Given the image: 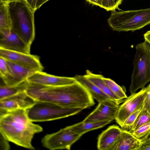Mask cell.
Masks as SVG:
<instances>
[{
    "instance_id": "6da1fadb",
    "label": "cell",
    "mask_w": 150,
    "mask_h": 150,
    "mask_svg": "<svg viewBox=\"0 0 150 150\" xmlns=\"http://www.w3.org/2000/svg\"><path fill=\"white\" fill-rule=\"evenodd\" d=\"M33 97L37 101L52 102L70 108L83 110L95 104L88 91L77 81L72 84L59 86L37 85L34 89Z\"/></svg>"
},
{
    "instance_id": "7a4b0ae2",
    "label": "cell",
    "mask_w": 150,
    "mask_h": 150,
    "mask_svg": "<svg viewBox=\"0 0 150 150\" xmlns=\"http://www.w3.org/2000/svg\"><path fill=\"white\" fill-rule=\"evenodd\" d=\"M42 131L40 126L30 120L26 110L7 112L0 116V132L9 141L18 146L35 149L32 144V139L36 134Z\"/></svg>"
},
{
    "instance_id": "3957f363",
    "label": "cell",
    "mask_w": 150,
    "mask_h": 150,
    "mask_svg": "<svg viewBox=\"0 0 150 150\" xmlns=\"http://www.w3.org/2000/svg\"><path fill=\"white\" fill-rule=\"evenodd\" d=\"M11 21V30L31 47L35 37L34 13L25 0L8 3Z\"/></svg>"
},
{
    "instance_id": "277c9868",
    "label": "cell",
    "mask_w": 150,
    "mask_h": 150,
    "mask_svg": "<svg viewBox=\"0 0 150 150\" xmlns=\"http://www.w3.org/2000/svg\"><path fill=\"white\" fill-rule=\"evenodd\" d=\"M129 91L132 94L150 81V44L146 41L136 46Z\"/></svg>"
},
{
    "instance_id": "5b68a950",
    "label": "cell",
    "mask_w": 150,
    "mask_h": 150,
    "mask_svg": "<svg viewBox=\"0 0 150 150\" xmlns=\"http://www.w3.org/2000/svg\"><path fill=\"white\" fill-rule=\"evenodd\" d=\"M108 23L114 30L133 31L150 23V8L112 13Z\"/></svg>"
},
{
    "instance_id": "8992f818",
    "label": "cell",
    "mask_w": 150,
    "mask_h": 150,
    "mask_svg": "<svg viewBox=\"0 0 150 150\" xmlns=\"http://www.w3.org/2000/svg\"><path fill=\"white\" fill-rule=\"evenodd\" d=\"M81 108L64 107L52 102L35 101L34 103L26 110L27 116L33 122L54 120L76 115Z\"/></svg>"
},
{
    "instance_id": "52a82bcc",
    "label": "cell",
    "mask_w": 150,
    "mask_h": 150,
    "mask_svg": "<svg viewBox=\"0 0 150 150\" xmlns=\"http://www.w3.org/2000/svg\"><path fill=\"white\" fill-rule=\"evenodd\" d=\"M73 132L69 126L58 132L47 134L42 139L44 147L50 150H70L72 145L82 136Z\"/></svg>"
},
{
    "instance_id": "ba28073f",
    "label": "cell",
    "mask_w": 150,
    "mask_h": 150,
    "mask_svg": "<svg viewBox=\"0 0 150 150\" xmlns=\"http://www.w3.org/2000/svg\"><path fill=\"white\" fill-rule=\"evenodd\" d=\"M147 93V88L144 87L139 92L131 94L124 99L119 106L115 119L120 127L131 114L143 107Z\"/></svg>"
},
{
    "instance_id": "9c48e42d",
    "label": "cell",
    "mask_w": 150,
    "mask_h": 150,
    "mask_svg": "<svg viewBox=\"0 0 150 150\" xmlns=\"http://www.w3.org/2000/svg\"><path fill=\"white\" fill-rule=\"evenodd\" d=\"M120 103L108 98L99 103L94 110L83 120L85 122L115 120Z\"/></svg>"
},
{
    "instance_id": "30bf717a",
    "label": "cell",
    "mask_w": 150,
    "mask_h": 150,
    "mask_svg": "<svg viewBox=\"0 0 150 150\" xmlns=\"http://www.w3.org/2000/svg\"><path fill=\"white\" fill-rule=\"evenodd\" d=\"M6 60L8 72L6 75L1 77L4 83L7 86H14L18 85L26 81L28 77L37 71L35 70L8 60Z\"/></svg>"
},
{
    "instance_id": "8fae6325",
    "label": "cell",
    "mask_w": 150,
    "mask_h": 150,
    "mask_svg": "<svg viewBox=\"0 0 150 150\" xmlns=\"http://www.w3.org/2000/svg\"><path fill=\"white\" fill-rule=\"evenodd\" d=\"M0 56L37 71H42L44 69L37 55L0 48Z\"/></svg>"
},
{
    "instance_id": "7c38bea8",
    "label": "cell",
    "mask_w": 150,
    "mask_h": 150,
    "mask_svg": "<svg viewBox=\"0 0 150 150\" xmlns=\"http://www.w3.org/2000/svg\"><path fill=\"white\" fill-rule=\"evenodd\" d=\"M30 47L11 30L0 29V48L30 54Z\"/></svg>"
},
{
    "instance_id": "4fadbf2b",
    "label": "cell",
    "mask_w": 150,
    "mask_h": 150,
    "mask_svg": "<svg viewBox=\"0 0 150 150\" xmlns=\"http://www.w3.org/2000/svg\"><path fill=\"white\" fill-rule=\"evenodd\" d=\"M26 81L30 83L56 86L72 84L76 80L74 77L58 76L43 72L42 71H38L28 77Z\"/></svg>"
},
{
    "instance_id": "5bb4252c",
    "label": "cell",
    "mask_w": 150,
    "mask_h": 150,
    "mask_svg": "<svg viewBox=\"0 0 150 150\" xmlns=\"http://www.w3.org/2000/svg\"><path fill=\"white\" fill-rule=\"evenodd\" d=\"M35 102V100L28 95L25 90L0 100V114L19 109L26 110Z\"/></svg>"
},
{
    "instance_id": "9a60e30c",
    "label": "cell",
    "mask_w": 150,
    "mask_h": 150,
    "mask_svg": "<svg viewBox=\"0 0 150 150\" xmlns=\"http://www.w3.org/2000/svg\"><path fill=\"white\" fill-rule=\"evenodd\" d=\"M122 129L118 126H110L98 136L97 147L99 150H110L121 135Z\"/></svg>"
},
{
    "instance_id": "2e32d148",
    "label": "cell",
    "mask_w": 150,
    "mask_h": 150,
    "mask_svg": "<svg viewBox=\"0 0 150 150\" xmlns=\"http://www.w3.org/2000/svg\"><path fill=\"white\" fill-rule=\"evenodd\" d=\"M142 143L131 132L122 130L118 139L110 150H138Z\"/></svg>"
},
{
    "instance_id": "e0dca14e",
    "label": "cell",
    "mask_w": 150,
    "mask_h": 150,
    "mask_svg": "<svg viewBox=\"0 0 150 150\" xmlns=\"http://www.w3.org/2000/svg\"><path fill=\"white\" fill-rule=\"evenodd\" d=\"M91 82L97 86L99 89L109 98L114 100L120 104L122 103L124 100H120L116 97L112 92L103 79V76L101 74H96L88 70L86 71L84 75Z\"/></svg>"
},
{
    "instance_id": "ac0fdd59",
    "label": "cell",
    "mask_w": 150,
    "mask_h": 150,
    "mask_svg": "<svg viewBox=\"0 0 150 150\" xmlns=\"http://www.w3.org/2000/svg\"><path fill=\"white\" fill-rule=\"evenodd\" d=\"M112 121L110 120L97 122H85L83 121L69 127L73 132L82 135L90 131L102 127Z\"/></svg>"
},
{
    "instance_id": "d6986e66",
    "label": "cell",
    "mask_w": 150,
    "mask_h": 150,
    "mask_svg": "<svg viewBox=\"0 0 150 150\" xmlns=\"http://www.w3.org/2000/svg\"><path fill=\"white\" fill-rule=\"evenodd\" d=\"M74 77L87 89L92 98L98 103L109 98L97 86L84 75H76Z\"/></svg>"
},
{
    "instance_id": "ffe728a7",
    "label": "cell",
    "mask_w": 150,
    "mask_h": 150,
    "mask_svg": "<svg viewBox=\"0 0 150 150\" xmlns=\"http://www.w3.org/2000/svg\"><path fill=\"white\" fill-rule=\"evenodd\" d=\"M27 81L16 86H9L4 84L0 86V100L15 95L26 90Z\"/></svg>"
},
{
    "instance_id": "44dd1931",
    "label": "cell",
    "mask_w": 150,
    "mask_h": 150,
    "mask_svg": "<svg viewBox=\"0 0 150 150\" xmlns=\"http://www.w3.org/2000/svg\"><path fill=\"white\" fill-rule=\"evenodd\" d=\"M8 3L0 2V29H11Z\"/></svg>"
},
{
    "instance_id": "7402d4cb",
    "label": "cell",
    "mask_w": 150,
    "mask_h": 150,
    "mask_svg": "<svg viewBox=\"0 0 150 150\" xmlns=\"http://www.w3.org/2000/svg\"><path fill=\"white\" fill-rule=\"evenodd\" d=\"M103 79L112 93L118 99L123 100L127 97L124 88L118 85L114 81L104 76Z\"/></svg>"
},
{
    "instance_id": "603a6c76",
    "label": "cell",
    "mask_w": 150,
    "mask_h": 150,
    "mask_svg": "<svg viewBox=\"0 0 150 150\" xmlns=\"http://www.w3.org/2000/svg\"><path fill=\"white\" fill-rule=\"evenodd\" d=\"M150 122V113L145 108L143 107L138 115L131 130L132 132L145 123Z\"/></svg>"
},
{
    "instance_id": "cb8c5ba5",
    "label": "cell",
    "mask_w": 150,
    "mask_h": 150,
    "mask_svg": "<svg viewBox=\"0 0 150 150\" xmlns=\"http://www.w3.org/2000/svg\"><path fill=\"white\" fill-rule=\"evenodd\" d=\"M131 133L135 137L142 142L150 134V122L142 125Z\"/></svg>"
},
{
    "instance_id": "d4e9b609",
    "label": "cell",
    "mask_w": 150,
    "mask_h": 150,
    "mask_svg": "<svg viewBox=\"0 0 150 150\" xmlns=\"http://www.w3.org/2000/svg\"><path fill=\"white\" fill-rule=\"evenodd\" d=\"M143 107L140 108L135 111L127 118L121 127V128L122 130L129 131H130L131 130L139 114Z\"/></svg>"
},
{
    "instance_id": "484cf974",
    "label": "cell",
    "mask_w": 150,
    "mask_h": 150,
    "mask_svg": "<svg viewBox=\"0 0 150 150\" xmlns=\"http://www.w3.org/2000/svg\"><path fill=\"white\" fill-rule=\"evenodd\" d=\"M123 0H101L100 7L107 11H115L118 9Z\"/></svg>"
},
{
    "instance_id": "4316f807",
    "label": "cell",
    "mask_w": 150,
    "mask_h": 150,
    "mask_svg": "<svg viewBox=\"0 0 150 150\" xmlns=\"http://www.w3.org/2000/svg\"><path fill=\"white\" fill-rule=\"evenodd\" d=\"M8 68L6 59L0 56V75L3 77L8 73Z\"/></svg>"
},
{
    "instance_id": "83f0119b",
    "label": "cell",
    "mask_w": 150,
    "mask_h": 150,
    "mask_svg": "<svg viewBox=\"0 0 150 150\" xmlns=\"http://www.w3.org/2000/svg\"><path fill=\"white\" fill-rule=\"evenodd\" d=\"M0 135V148L3 150H8L10 149L9 141L3 134L1 132Z\"/></svg>"
},
{
    "instance_id": "f1b7e54d",
    "label": "cell",
    "mask_w": 150,
    "mask_h": 150,
    "mask_svg": "<svg viewBox=\"0 0 150 150\" xmlns=\"http://www.w3.org/2000/svg\"><path fill=\"white\" fill-rule=\"evenodd\" d=\"M147 93L144 102L143 108L150 113V83L146 87Z\"/></svg>"
},
{
    "instance_id": "f546056e",
    "label": "cell",
    "mask_w": 150,
    "mask_h": 150,
    "mask_svg": "<svg viewBox=\"0 0 150 150\" xmlns=\"http://www.w3.org/2000/svg\"><path fill=\"white\" fill-rule=\"evenodd\" d=\"M138 150H150V137L146 139L142 142Z\"/></svg>"
},
{
    "instance_id": "4dcf8cb0",
    "label": "cell",
    "mask_w": 150,
    "mask_h": 150,
    "mask_svg": "<svg viewBox=\"0 0 150 150\" xmlns=\"http://www.w3.org/2000/svg\"><path fill=\"white\" fill-rule=\"evenodd\" d=\"M31 7L36 11V6L38 0H25Z\"/></svg>"
},
{
    "instance_id": "1f68e13d",
    "label": "cell",
    "mask_w": 150,
    "mask_h": 150,
    "mask_svg": "<svg viewBox=\"0 0 150 150\" xmlns=\"http://www.w3.org/2000/svg\"><path fill=\"white\" fill-rule=\"evenodd\" d=\"M90 4L101 7V0H86Z\"/></svg>"
},
{
    "instance_id": "d6a6232c",
    "label": "cell",
    "mask_w": 150,
    "mask_h": 150,
    "mask_svg": "<svg viewBox=\"0 0 150 150\" xmlns=\"http://www.w3.org/2000/svg\"><path fill=\"white\" fill-rule=\"evenodd\" d=\"M145 41L150 44V30L146 33L144 35Z\"/></svg>"
},
{
    "instance_id": "836d02e7",
    "label": "cell",
    "mask_w": 150,
    "mask_h": 150,
    "mask_svg": "<svg viewBox=\"0 0 150 150\" xmlns=\"http://www.w3.org/2000/svg\"><path fill=\"white\" fill-rule=\"evenodd\" d=\"M48 0H38L36 6V10L39 8L42 5Z\"/></svg>"
},
{
    "instance_id": "e575fe53",
    "label": "cell",
    "mask_w": 150,
    "mask_h": 150,
    "mask_svg": "<svg viewBox=\"0 0 150 150\" xmlns=\"http://www.w3.org/2000/svg\"><path fill=\"white\" fill-rule=\"evenodd\" d=\"M19 0H0V2H3L7 3H8L10 2L17 1Z\"/></svg>"
},
{
    "instance_id": "d590c367",
    "label": "cell",
    "mask_w": 150,
    "mask_h": 150,
    "mask_svg": "<svg viewBox=\"0 0 150 150\" xmlns=\"http://www.w3.org/2000/svg\"><path fill=\"white\" fill-rule=\"evenodd\" d=\"M150 134L148 136V137L147 138V139L148 138H150Z\"/></svg>"
}]
</instances>
